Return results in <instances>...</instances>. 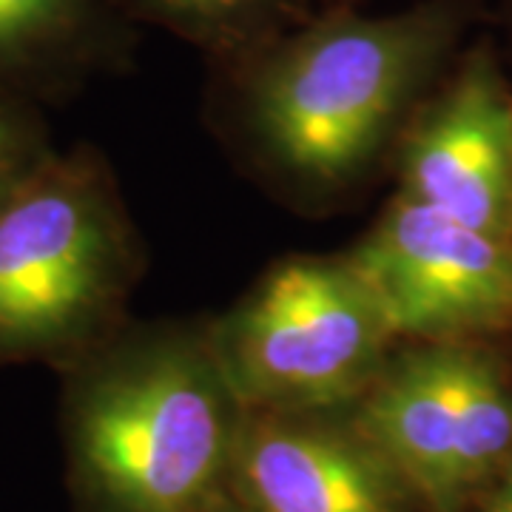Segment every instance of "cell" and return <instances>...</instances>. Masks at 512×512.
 Listing matches in <instances>:
<instances>
[{
  "label": "cell",
  "instance_id": "1",
  "mask_svg": "<svg viewBox=\"0 0 512 512\" xmlns=\"http://www.w3.org/2000/svg\"><path fill=\"white\" fill-rule=\"evenodd\" d=\"M77 512H217L245 407L205 330H117L63 370Z\"/></svg>",
  "mask_w": 512,
  "mask_h": 512
},
{
  "label": "cell",
  "instance_id": "2",
  "mask_svg": "<svg viewBox=\"0 0 512 512\" xmlns=\"http://www.w3.org/2000/svg\"><path fill=\"white\" fill-rule=\"evenodd\" d=\"M470 23L467 0L399 12L319 9L225 66L262 151L311 183H345L419 111Z\"/></svg>",
  "mask_w": 512,
  "mask_h": 512
},
{
  "label": "cell",
  "instance_id": "3",
  "mask_svg": "<svg viewBox=\"0 0 512 512\" xmlns=\"http://www.w3.org/2000/svg\"><path fill=\"white\" fill-rule=\"evenodd\" d=\"M137 245L106 163L52 154L0 202V365L60 373L120 330Z\"/></svg>",
  "mask_w": 512,
  "mask_h": 512
},
{
  "label": "cell",
  "instance_id": "4",
  "mask_svg": "<svg viewBox=\"0 0 512 512\" xmlns=\"http://www.w3.org/2000/svg\"><path fill=\"white\" fill-rule=\"evenodd\" d=\"M245 410H350L393 356L382 305L348 254L288 256L208 328Z\"/></svg>",
  "mask_w": 512,
  "mask_h": 512
},
{
  "label": "cell",
  "instance_id": "5",
  "mask_svg": "<svg viewBox=\"0 0 512 512\" xmlns=\"http://www.w3.org/2000/svg\"><path fill=\"white\" fill-rule=\"evenodd\" d=\"M348 416L424 512H461L512 461L510 373L467 342L390 356Z\"/></svg>",
  "mask_w": 512,
  "mask_h": 512
},
{
  "label": "cell",
  "instance_id": "6",
  "mask_svg": "<svg viewBox=\"0 0 512 512\" xmlns=\"http://www.w3.org/2000/svg\"><path fill=\"white\" fill-rule=\"evenodd\" d=\"M396 339L464 342L512 322V239L399 194L350 251Z\"/></svg>",
  "mask_w": 512,
  "mask_h": 512
},
{
  "label": "cell",
  "instance_id": "7",
  "mask_svg": "<svg viewBox=\"0 0 512 512\" xmlns=\"http://www.w3.org/2000/svg\"><path fill=\"white\" fill-rule=\"evenodd\" d=\"M402 194L512 239V89L490 43L421 103L402 148Z\"/></svg>",
  "mask_w": 512,
  "mask_h": 512
},
{
  "label": "cell",
  "instance_id": "8",
  "mask_svg": "<svg viewBox=\"0 0 512 512\" xmlns=\"http://www.w3.org/2000/svg\"><path fill=\"white\" fill-rule=\"evenodd\" d=\"M228 495L242 512H413L399 476L350 416L245 410Z\"/></svg>",
  "mask_w": 512,
  "mask_h": 512
},
{
  "label": "cell",
  "instance_id": "9",
  "mask_svg": "<svg viewBox=\"0 0 512 512\" xmlns=\"http://www.w3.org/2000/svg\"><path fill=\"white\" fill-rule=\"evenodd\" d=\"M117 15L109 0H0V86L35 100L114 63Z\"/></svg>",
  "mask_w": 512,
  "mask_h": 512
},
{
  "label": "cell",
  "instance_id": "10",
  "mask_svg": "<svg viewBox=\"0 0 512 512\" xmlns=\"http://www.w3.org/2000/svg\"><path fill=\"white\" fill-rule=\"evenodd\" d=\"M231 66L316 15L313 0H109Z\"/></svg>",
  "mask_w": 512,
  "mask_h": 512
},
{
  "label": "cell",
  "instance_id": "11",
  "mask_svg": "<svg viewBox=\"0 0 512 512\" xmlns=\"http://www.w3.org/2000/svg\"><path fill=\"white\" fill-rule=\"evenodd\" d=\"M55 154L35 100L0 86V202Z\"/></svg>",
  "mask_w": 512,
  "mask_h": 512
},
{
  "label": "cell",
  "instance_id": "12",
  "mask_svg": "<svg viewBox=\"0 0 512 512\" xmlns=\"http://www.w3.org/2000/svg\"><path fill=\"white\" fill-rule=\"evenodd\" d=\"M484 512H512V461L495 478L493 487L487 490Z\"/></svg>",
  "mask_w": 512,
  "mask_h": 512
},
{
  "label": "cell",
  "instance_id": "13",
  "mask_svg": "<svg viewBox=\"0 0 512 512\" xmlns=\"http://www.w3.org/2000/svg\"><path fill=\"white\" fill-rule=\"evenodd\" d=\"M319 3V9H336V6H353L356 0H313Z\"/></svg>",
  "mask_w": 512,
  "mask_h": 512
},
{
  "label": "cell",
  "instance_id": "14",
  "mask_svg": "<svg viewBox=\"0 0 512 512\" xmlns=\"http://www.w3.org/2000/svg\"><path fill=\"white\" fill-rule=\"evenodd\" d=\"M217 512H242V510H239L237 504L231 501V495H228V501H225V504H222V507Z\"/></svg>",
  "mask_w": 512,
  "mask_h": 512
}]
</instances>
